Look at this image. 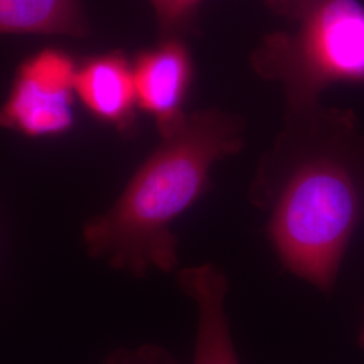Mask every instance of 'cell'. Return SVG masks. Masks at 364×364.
Instances as JSON below:
<instances>
[{"mask_svg":"<svg viewBox=\"0 0 364 364\" xmlns=\"http://www.w3.org/2000/svg\"><path fill=\"white\" fill-rule=\"evenodd\" d=\"M242 123L218 109L195 112L135 173L105 215L85 225L90 254L135 275L178 266L171 225L205 193L212 166L243 146Z\"/></svg>","mask_w":364,"mask_h":364,"instance_id":"6da1fadb","label":"cell"},{"mask_svg":"<svg viewBox=\"0 0 364 364\" xmlns=\"http://www.w3.org/2000/svg\"><path fill=\"white\" fill-rule=\"evenodd\" d=\"M363 218V176L347 156L326 151L290 173L272 203L267 232L287 270L331 293Z\"/></svg>","mask_w":364,"mask_h":364,"instance_id":"7a4b0ae2","label":"cell"},{"mask_svg":"<svg viewBox=\"0 0 364 364\" xmlns=\"http://www.w3.org/2000/svg\"><path fill=\"white\" fill-rule=\"evenodd\" d=\"M293 33L263 39L251 55L254 70L279 82L294 111L311 109L336 82H364V4L313 0Z\"/></svg>","mask_w":364,"mask_h":364,"instance_id":"3957f363","label":"cell"},{"mask_svg":"<svg viewBox=\"0 0 364 364\" xmlns=\"http://www.w3.org/2000/svg\"><path fill=\"white\" fill-rule=\"evenodd\" d=\"M78 68L61 50L46 49L21 66L7 102L0 108V126L27 136H53L73 126V92Z\"/></svg>","mask_w":364,"mask_h":364,"instance_id":"277c9868","label":"cell"},{"mask_svg":"<svg viewBox=\"0 0 364 364\" xmlns=\"http://www.w3.org/2000/svg\"><path fill=\"white\" fill-rule=\"evenodd\" d=\"M134 68L138 105L154 117L162 138L181 129L182 111L192 80V61L180 38H164L136 58Z\"/></svg>","mask_w":364,"mask_h":364,"instance_id":"5b68a950","label":"cell"},{"mask_svg":"<svg viewBox=\"0 0 364 364\" xmlns=\"http://www.w3.org/2000/svg\"><path fill=\"white\" fill-rule=\"evenodd\" d=\"M178 284L197 308L193 364H239L225 311V274L213 264L188 267L178 274Z\"/></svg>","mask_w":364,"mask_h":364,"instance_id":"8992f818","label":"cell"},{"mask_svg":"<svg viewBox=\"0 0 364 364\" xmlns=\"http://www.w3.org/2000/svg\"><path fill=\"white\" fill-rule=\"evenodd\" d=\"M76 92L93 115L119 130L132 123L138 105L134 68L122 53L93 57L78 68Z\"/></svg>","mask_w":364,"mask_h":364,"instance_id":"52a82bcc","label":"cell"},{"mask_svg":"<svg viewBox=\"0 0 364 364\" xmlns=\"http://www.w3.org/2000/svg\"><path fill=\"white\" fill-rule=\"evenodd\" d=\"M0 34L84 38L90 25L80 0H0Z\"/></svg>","mask_w":364,"mask_h":364,"instance_id":"ba28073f","label":"cell"},{"mask_svg":"<svg viewBox=\"0 0 364 364\" xmlns=\"http://www.w3.org/2000/svg\"><path fill=\"white\" fill-rule=\"evenodd\" d=\"M203 0H151L164 38H180Z\"/></svg>","mask_w":364,"mask_h":364,"instance_id":"9c48e42d","label":"cell"},{"mask_svg":"<svg viewBox=\"0 0 364 364\" xmlns=\"http://www.w3.org/2000/svg\"><path fill=\"white\" fill-rule=\"evenodd\" d=\"M274 11L293 21H299L302 15L309 10L313 0H267Z\"/></svg>","mask_w":364,"mask_h":364,"instance_id":"30bf717a","label":"cell"},{"mask_svg":"<svg viewBox=\"0 0 364 364\" xmlns=\"http://www.w3.org/2000/svg\"><path fill=\"white\" fill-rule=\"evenodd\" d=\"M111 364H174L169 356L162 352L150 350L149 352H138L131 355H120Z\"/></svg>","mask_w":364,"mask_h":364,"instance_id":"8fae6325","label":"cell"},{"mask_svg":"<svg viewBox=\"0 0 364 364\" xmlns=\"http://www.w3.org/2000/svg\"><path fill=\"white\" fill-rule=\"evenodd\" d=\"M358 343H359V347L364 350V323L362 328H360V333H359V338H358Z\"/></svg>","mask_w":364,"mask_h":364,"instance_id":"7c38bea8","label":"cell"}]
</instances>
